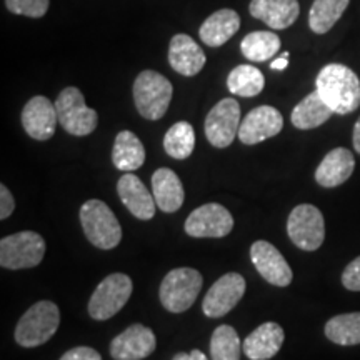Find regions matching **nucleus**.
<instances>
[{
    "label": "nucleus",
    "instance_id": "obj_1",
    "mask_svg": "<svg viewBox=\"0 0 360 360\" xmlns=\"http://www.w3.org/2000/svg\"><path fill=\"white\" fill-rule=\"evenodd\" d=\"M315 90L334 114L347 115L360 105V80L354 70L342 64H328L319 72Z\"/></svg>",
    "mask_w": 360,
    "mask_h": 360
},
{
    "label": "nucleus",
    "instance_id": "obj_2",
    "mask_svg": "<svg viewBox=\"0 0 360 360\" xmlns=\"http://www.w3.org/2000/svg\"><path fill=\"white\" fill-rule=\"evenodd\" d=\"M60 326V310L51 300H40L22 315L15 327V342L32 349L51 340Z\"/></svg>",
    "mask_w": 360,
    "mask_h": 360
},
{
    "label": "nucleus",
    "instance_id": "obj_3",
    "mask_svg": "<svg viewBox=\"0 0 360 360\" xmlns=\"http://www.w3.org/2000/svg\"><path fill=\"white\" fill-rule=\"evenodd\" d=\"M80 224L90 244L102 250L115 249L122 240V227L105 202L92 199L80 209Z\"/></svg>",
    "mask_w": 360,
    "mask_h": 360
},
{
    "label": "nucleus",
    "instance_id": "obj_4",
    "mask_svg": "<svg viewBox=\"0 0 360 360\" xmlns=\"http://www.w3.org/2000/svg\"><path fill=\"white\" fill-rule=\"evenodd\" d=\"M172 84L155 70H143L134 82V102L139 114L147 120H159L172 101Z\"/></svg>",
    "mask_w": 360,
    "mask_h": 360
},
{
    "label": "nucleus",
    "instance_id": "obj_5",
    "mask_svg": "<svg viewBox=\"0 0 360 360\" xmlns=\"http://www.w3.org/2000/svg\"><path fill=\"white\" fill-rule=\"evenodd\" d=\"M202 283L204 278L199 270L188 267L170 270L160 283V302L169 312H186L199 297Z\"/></svg>",
    "mask_w": 360,
    "mask_h": 360
},
{
    "label": "nucleus",
    "instance_id": "obj_6",
    "mask_svg": "<svg viewBox=\"0 0 360 360\" xmlns=\"http://www.w3.org/2000/svg\"><path fill=\"white\" fill-rule=\"evenodd\" d=\"M132 278L125 274H110L98 283L89 300V314L96 321H109L124 309L132 295Z\"/></svg>",
    "mask_w": 360,
    "mask_h": 360
},
{
    "label": "nucleus",
    "instance_id": "obj_7",
    "mask_svg": "<svg viewBox=\"0 0 360 360\" xmlns=\"http://www.w3.org/2000/svg\"><path fill=\"white\" fill-rule=\"evenodd\" d=\"M45 240L35 232H19L0 240V265L8 270L32 269L42 262Z\"/></svg>",
    "mask_w": 360,
    "mask_h": 360
},
{
    "label": "nucleus",
    "instance_id": "obj_8",
    "mask_svg": "<svg viewBox=\"0 0 360 360\" xmlns=\"http://www.w3.org/2000/svg\"><path fill=\"white\" fill-rule=\"evenodd\" d=\"M56 109L58 124L70 135L84 137L97 129V112L85 105L82 92L77 87H67L62 90L56 101Z\"/></svg>",
    "mask_w": 360,
    "mask_h": 360
},
{
    "label": "nucleus",
    "instance_id": "obj_9",
    "mask_svg": "<svg viewBox=\"0 0 360 360\" xmlns=\"http://www.w3.org/2000/svg\"><path fill=\"white\" fill-rule=\"evenodd\" d=\"M287 233L299 249L314 252L323 244L326 222L315 205L300 204L292 210L287 220Z\"/></svg>",
    "mask_w": 360,
    "mask_h": 360
},
{
    "label": "nucleus",
    "instance_id": "obj_10",
    "mask_svg": "<svg viewBox=\"0 0 360 360\" xmlns=\"http://www.w3.org/2000/svg\"><path fill=\"white\" fill-rule=\"evenodd\" d=\"M240 105L236 98H222L215 103L205 119L207 141L217 148H225L238 137L240 129Z\"/></svg>",
    "mask_w": 360,
    "mask_h": 360
},
{
    "label": "nucleus",
    "instance_id": "obj_11",
    "mask_svg": "<svg viewBox=\"0 0 360 360\" xmlns=\"http://www.w3.org/2000/svg\"><path fill=\"white\" fill-rule=\"evenodd\" d=\"M184 229L191 237L220 238L232 232L233 217L224 205L204 204L188 215Z\"/></svg>",
    "mask_w": 360,
    "mask_h": 360
},
{
    "label": "nucleus",
    "instance_id": "obj_12",
    "mask_svg": "<svg viewBox=\"0 0 360 360\" xmlns=\"http://www.w3.org/2000/svg\"><path fill=\"white\" fill-rule=\"evenodd\" d=\"M245 294V278L240 274H225L210 287L202 302L207 317L220 319L227 315Z\"/></svg>",
    "mask_w": 360,
    "mask_h": 360
},
{
    "label": "nucleus",
    "instance_id": "obj_13",
    "mask_svg": "<svg viewBox=\"0 0 360 360\" xmlns=\"http://www.w3.org/2000/svg\"><path fill=\"white\" fill-rule=\"evenodd\" d=\"M283 127V117L276 107L260 105L245 115L238 129V139L245 146H255L276 137Z\"/></svg>",
    "mask_w": 360,
    "mask_h": 360
},
{
    "label": "nucleus",
    "instance_id": "obj_14",
    "mask_svg": "<svg viewBox=\"0 0 360 360\" xmlns=\"http://www.w3.org/2000/svg\"><path fill=\"white\" fill-rule=\"evenodd\" d=\"M250 259L257 272L272 285L287 287L294 278L290 265L267 240H257L250 247Z\"/></svg>",
    "mask_w": 360,
    "mask_h": 360
},
{
    "label": "nucleus",
    "instance_id": "obj_15",
    "mask_svg": "<svg viewBox=\"0 0 360 360\" xmlns=\"http://www.w3.org/2000/svg\"><path fill=\"white\" fill-rule=\"evenodd\" d=\"M157 340L154 332L142 323H134L110 342L114 360H142L154 354Z\"/></svg>",
    "mask_w": 360,
    "mask_h": 360
},
{
    "label": "nucleus",
    "instance_id": "obj_16",
    "mask_svg": "<svg viewBox=\"0 0 360 360\" xmlns=\"http://www.w3.org/2000/svg\"><path fill=\"white\" fill-rule=\"evenodd\" d=\"M58 115L56 103L47 97L35 96L25 103L22 110V125L35 141H49L56 134Z\"/></svg>",
    "mask_w": 360,
    "mask_h": 360
},
{
    "label": "nucleus",
    "instance_id": "obj_17",
    "mask_svg": "<svg viewBox=\"0 0 360 360\" xmlns=\"http://www.w3.org/2000/svg\"><path fill=\"white\" fill-rule=\"evenodd\" d=\"M117 193L134 217L150 220L155 215V199L137 175L125 172L117 182Z\"/></svg>",
    "mask_w": 360,
    "mask_h": 360
},
{
    "label": "nucleus",
    "instance_id": "obj_18",
    "mask_svg": "<svg viewBox=\"0 0 360 360\" xmlns=\"http://www.w3.org/2000/svg\"><path fill=\"white\" fill-rule=\"evenodd\" d=\"M170 67L180 75L193 77L204 69L205 53L192 37L186 34L174 35L169 47Z\"/></svg>",
    "mask_w": 360,
    "mask_h": 360
},
{
    "label": "nucleus",
    "instance_id": "obj_19",
    "mask_svg": "<svg viewBox=\"0 0 360 360\" xmlns=\"http://www.w3.org/2000/svg\"><path fill=\"white\" fill-rule=\"evenodd\" d=\"M355 160L352 152L344 147H337L323 157L317 170H315V180L321 187L334 188L347 182L350 175L354 174Z\"/></svg>",
    "mask_w": 360,
    "mask_h": 360
},
{
    "label": "nucleus",
    "instance_id": "obj_20",
    "mask_svg": "<svg viewBox=\"0 0 360 360\" xmlns=\"http://www.w3.org/2000/svg\"><path fill=\"white\" fill-rule=\"evenodd\" d=\"M285 334L276 322H265L255 328L242 344L244 354L250 360H269L281 350Z\"/></svg>",
    "mask_w": 360,
    "mask_h": 360
},
{
    "label": "nucleus",
    "instance_id": "obj_21",
    "mask_svg": "<svg viewBox=\"0 0 360 360\" xmlns=\"http://www.w3.org/2000/svg\"><path fill=\"white\" fill-rule=\"evenodd\" d=\"M300 7L297 0H252L250 13L265 22L272 29L282 30L290 27L299 17Z\"/></svg>",
    "mask_w": 360,
    "mask_h": 360
},
{
    "label": "nucleus",
    "instance_id": "obj_22",
    "mask_svg": "<svg viewBox=\"0 0 360 360\" xmlns=\"http://www.w3.org/2000/svg\"><path fill=\"white\" fill-rule=\"evenodd\" d=\"M152 191L155 204L162 212L174 214L184 204V186L172 169L162 167L152 175Z\"/></svg>",
    "mask_w": 360,
    "mask_h": 360
},
{
    "label": "nucleus",
    "instance_id": "obj_23",
    "mask_svg": "<svg viewBox=\"0 0 360 360\" xmlns=\"http://www.w3.org/2000/svg\"><path fill=\"white\" fill-rule=\"evenodd\" d=\"M238 29H240L238 13L232 8H222V11L214 12L202 24L199 35L209 47H220V45L227 44L237 34Z\"/></svg>",
    "mask_w": 360,
    "mask_h": 360
},
{
    "label": "nucleus",
    "instance_id": "obj_24",
    "mask_svg": "<svg viewBox=\"0 0 360 360\" xmlns=\"http://www.w3.org/2000/svg\"><path fill=\"white\" fill-rule=\"evenodd\" d=\"M112 162L122 172H134L141 169L146 162V148L141 139L130 130H122L115 137L114 150H112Z\"/></svg>",
    "mask_w": 360,
    "mask_h": 360
},
{
    "label": "nucleus",
    "instance_id": "obj_25",
    "mask_svg": "<svg viewBox=\"0 0 360 360\" xmlns=\"http://www.w3.org/2000/svg\"><path fill=\"white\" fill-rule=\"evenodd\" d=\"M332 114H334V110L327 105L321 94L315 90V92L309 94L302 102L297 103L295 109L292 110L290 120L297 129L310 130L326 124Z\"/></svg>",
    "mask_w": 360,
    "mask_h": 360
},
{
    "label": "nucleus",
    "instance_id": "obj_26",
    "mask_svg": "<svg viewBox=\"0 0 360 360\" xmlns=\"http://www.w3.org/2000/svg\"><path fill=\"white\" fill-rule=\"evenodd\" d=\"M264 74L254 65H237L227 77V87L233 96L255 97L264 90Z\"/></svg>",
    "mask_w": 360,
    "mask_h": 360
},
{
    "label": "nucleus",
    "instance_id": "obj_27",
    "mask_svg": "<svg viewBox=\"0 0 360 360\" xmlns=\"http://www.w3.org/2000/svg\"><path fill=\"white\" fill-rule=\"evenodd\" d=\"M349 2L350 0H314L309 13L310 29L315 34H327L349 7Z\"/></svg>",
    "mask_w": 360,
    "mask_h": 360
},
{
    "label": "nucleus",
    "instance_id": "obj_28",
    "mask_svg": "<svg viewBox=\"0 0 360 360\" xmlns=\"http://www.w3.org/2000/svg\"><path fill=\"white\" fill-rule=\"evenodd\" d=\"M326 335L337 345L360 344V312L340 314L326 323Z\"/></svg>",
    "mask_w": 360,
    "mask_h": 360
},
{
    "label": "nucleus",
    "instance_id": "obj_29",
    "mask_svg": "<svg viewBox=\"0 0 360 360\" xmlns=\"http://www.w3.org/2000/svg\"><path fill=\"white\" fill-rule=\"evenodd\" d=\"M281 49V39L277 34L267 32V30H257L245 35L240 44V51L244 57L252 62H265L274 57Z\"/></svg>",
    "mask_w": 360,
    "mask_h": 360
},
{
    "label": "nucleus",
    "instance_id": "obj_30",
    "mask_svg": "<svg viewBox=\"0 0 360 360\" xmlns=\"http://www.w3.org/2000/svg\"><path fill=\"white\" fill-rule=\"evenodd\" d=\"M195 147V132L188 122H177L167 130L164 137V148L172 159L184 160L192 155Z\"/></svg>",
    "mask_w": 360,
    "mask_h": 360
},
{
    "label": "nucleus",
    "instance_id": "obj_31",
    "mask_svg": "<svg viewBox=\"0 0 360 360\" xmlns=\"http://www.w3.org/2000/svg\"><path fill=\"white\" fill-rule=\"evenodd\" d=\"M242 344L237 330L231 326H220L210 339V357L212 360H240Z\"/></svg>",
    "mask_w": 360,
    "mask_h": 360
},
{
    "label": "nucleus",
    "instance_id": "obj_32",
    "mask_svg": "<svg viewBox=\"0 0 360 360\" xmlns=\"http://www.w3.org/2000/svg\"><path fill=\"white\" fill-rule=\"evenodd\" d=\"M6 6L15 15L40 19L47 13L51 0H6Z\"/></svg>",
    "mask_w": 360,
    "mask_h": 360
},
{
    "label": "nucleus",
    "instance_id": "obj_33",
    "mask_svg": "<svg viewBox=\"0 0 360 360\" xmlns=\"http://www.w3.org/2000/svg\"><path fill=\"white\" fill-rule=\"evenodd\" d=\"M342 283L347 290L360 292V257L354 259L345 267L344 274H342Z\"/></svg>",
    "mask_w": 360,
    "mask_h": 360
},
{
    "label": "nucleus",
    "instance_id": "obj_34",
    "mask_svg": "<svg viewBox=\"0 0 360 360\" xmlns=\"http://www.w3.org/2000/svg\"><path fill=\"white\" fill-rule=\"evenodd\" d=\"M60 360H102L101 354L92 347H75L67 350Z\"/></svg>",
    "mask_w": 360,
    "mask_h": 360
},
{
    "label": "nucleus",
    "instance_id": "obj_35",
    "mask_svg": "<svg viewBox=\"0 0 360 360\" xmlns=\"http://www.w3.org/2000/svg\"><path fill=\"white\" fill-rule=\"evenodd\" d=\"M13 209H15V200H13L11 191L2 184L0 186V219L6 220L11 217Z\"/></svg>",
    "mask_w": 360,
    "mask_h": 360
},
{
    "label": "nucleus",
    "instance_id": "obj_36",
    "mask_svg": "<svg viewBox=\"0 0 360 360\" xmlns=\"http://www.w3.org/2000/svg\"><path fill=\"white\" fill-rule=\"evenodd\" d=\"M172 360H207V355L204 352H200V350L193 349L192 352H188V354L180 352L177 355H174Z\"/></svg>",
    "mask_w": 360,
    "mask_h": 360
},
{
    "label": "nucleus",
    "instance_id": "obj_37",
    "mask_svg": "<svg viewBox=\"0 0 360 360\" xmlns=\"http://www.w3.org/2000/svg\"><path fill=\"white\" fill-rule=\"evenodd\" d=\"M287 65H289V52H283L281 58H276V60L270 64L274 70H283Z\"/></svg>",
    "mask_w": 360,
    "mask_h": 360
},
{
    "label": "nucleus",
    "instance_id": "obj_38",
    "mask_svg": "<svg viewBox=\"0 0 360 360\" xmlns=\"http://www.w3.org/2000/svg\"><path fill=\"white\" fill-rule=\"evenodd\" d=\"M352 142H354V148H355V150H357L359 154H360V117H359L357 124H355V127H354V137H352Z\"/></svg>",
    "mask_w": 360,
    "mask_h": 360
}]
</instances>
